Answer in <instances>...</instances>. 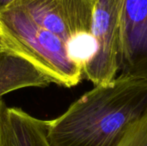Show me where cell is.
Returning a JSON list of instances; mask_svg holds the SVG:
<instances>
[{"label":"cell","mask_w":147,"mask_h":146,"mask_svg":"<svg viewBox=\"0 0 147 146\" xmlns=\"http://www.w3.org/2000/svg\"><path fill=\"white\" fill-rule=\"evenodd\" d=\"M147 114V81L115 77L95 86L59 117L48 120L52 146H117Z\"/></svg>","instance_id":"obj_1"},{"label":"cell","mask_w":147,"mask_h":146,"mask_svg":"<svg viewBox=\"0 0 147 146\" xmlns=\"http://www.w3.org/2000/svg\"><path fill=\"white\" fill-rule=\"evenodd\" d=\"M0 42L3 50L30 62L52 83L71 88L84 77L83 70L70 59L66 44L14 4L0 11Z\"/></svg>","instance_id":"obj_2"},{"label":"cell","mask_w":147,"mask_h":146,"mask_svg":"<svg viewBox=\"0 0 147 146\" xmlns=\"http://www.w3.org/2000/svg\"><path fill=\"white\" fill-rule=\"evenodd\" d=\"M121 77L147 81V0H111Z\"/></svg>","instance_id":"obj_3"},{"label":"cell","mask_w":147,"mask_h":146,"mask_svg":"<svg viewBox=\"0 0 147 146\" xmlns=\"http://www.w3.org/2000/svg\"><path fill=\"white\" fill-rule=\"evenodd\" d=\"M12 4L66 46L76 37L92 33L93 0H16Z\"/></svg>","instance_id":"obj_4"},{"label":"cell","mask_w":147,"mask_h":146,"mask_svg":"<svg viewBox=\"0 0 147 146\" xmlns=\"http://www.w3.org/2000/svg\"><path fill=\"white\" fill-rule=\"evenodd\" d=\"M48 120L38 119L0 100V146H52Z\"/></svg>","instance_id":"obj_5"},{"label":"cell","mask_w":147,"mask_h":146,"mask_svg":"<svg viewBox=\"0 0 147 146\" xmlns=\"http://www.w3.org/2000/svg\"><path fill=\"white\" fill-rule=\"evenodd\" d=\"M49 78L25 59L0 50V100L15 90L28 87H47Z\"/></svg>","instance_id":"obj_6"},{"label":"cell","mask_w":147,"mask_h":146,"mask_svg":"<svg viewBox=\"0 0 147 146\" xmlns=\"http://www.w3.org/2000/svg\"><path fill=\"white\" fill-rule=\"evenodd\" d=\"M117 146H147V114L127 129Z\"/></svg>","instance_id":"obj_7"},{"label":"cell","mask_w":147,"mask_h":146,"mask_svg":"<svg viewBox=\"0 0 147 146\" xmlns=\"http://www.w3.org/2000/svg\"><path fill=\"white\" fill-rule=\"evenodd\" d=\"M16 0H0V11L9 7Z\"/></svg>","instance_id":"obj_8"},{"label":"cell","mask_w":147,"mask_h":146,"mask_svg":"<svg viewBox=\"0 0 147 146\" xmlns=\"http://www.w3.org/2000/svg\"><path fill=\"white\" fill-rule=\"evenodd\" d=\"M2 49V47H1V42H0V50Z\"/></svg>","instance_id":"obj_9"}]
</instances>
